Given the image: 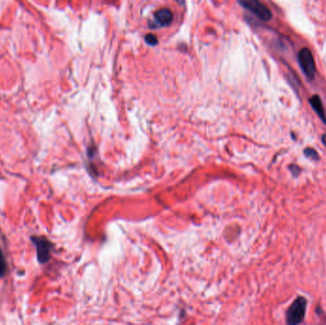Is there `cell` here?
Instances as JSON below:
<instances>
[{"label": "cell", "mask_w": 326, "mask_h": 325, "mask_svg": "<svg viewBox=\"0 0 326 325\" xmlns=\"http://www.w3.org/2000/svg\"><path fill=\"white\" fill-rule=\"evenodd\" d=\"M307 301L303 297H298L290 305L286 313V321L290 325L300 323L306 314Z\"/></svg>", "instance_id": "cell-1"}, {"label": "cell", "mask_w": 326, "mask_h": 325, "mask_svg": "<svg viewBox=\"0 0 326 325\" xmlns=\"http://www.w3.org/2000/svg\"><path fill=\"white\" fill-rule=\"evenodd\" d=\"M239 4L244 9L248 10L262 21H269L272 19V13L260 0H238Z\"/></svg>", "instance_id": "cell-2"}, {"label": "cell", "mask_w": 326, "mask_h": 325, "mask_svg": "<svg viewBox=\"0 0 326 325\" xmlns=\"http://www.w3.org/2000/svg\"><path fill=\"white\" fill-rule=\"evenodd\" d=\"M298 64L308 79H313L316 74V63L312 52L308 48H302L298 55Z\"/></svg>", "instance_id": "cell-3"}, {"label": "cell", "mask_w": 326, "mask_h": 325, "mask_svg": "<svg viewBox=\"0 0 326 325\" xmlns=\"http://www.w3.org/2000/svg\"><path fill=\"white\" fill-rule=\"evenodd\" d=\"M31 240L37 248L38 261L40 263H46L51 259V250L53 246L52 243L45 238L40 237H32Z\"/></svg>", "instance_id": "cell-4"}, {"label": "cell", "mask_w": 326, "mask_h": 325, "mask_svg": "<svg viewBox=\"0 0 326 325\" xmlns=\"http://www.w3.org/2000/svg\"><path fill=\"white\" fill-rule=\"evenodd\" d=\"M155 19L159 26L166 27L173 22V13L169 9H161L155 15Z\"/></svg>", "instance_id": "cell-5"}, {"label": "cell", "mask_w": 326, "mask_h": 325, "mask_svg": "<svg viewBox=\"0 0 326 325\" xmlns=\"http://www.w3.org/2000/svg\"><path fill=\"white\" fill-rule=\"evenodd\" d=\"M309 103L310 105L312 106V108L314 109V111L317 113L318 118L322 121V122L326 124V115L325 112H324V108H323V105H322V102H321V99L320 97L315 94V95H312L310 98H309Z\"/></svg>", "instance_id": "cell-6"}, {"label": "cell", "mask_w": 326, "mask_h": 325, "mask_svg": "<svg viewBox=\"0 0 326 325\" xmlns=\"http://www.w3.org/2000/svg\"><path fill=\"white\" fill-rule=\"evenodd\" d=\"M6 271H7V261L3 252L0 249V278H3L5 276Z\"/></svg>", "instance_id": "cell-7"}, {"label": "cell", "mask_w": 326, "mask_h": 325, "mask_svg": "<svg viewBox=\"0 0 326 325\" xmlns=\"http://www.w3.org/2000/svg\"><path fill=\"white\" fill-rule=\"evenodd\" d=\"M303 154L306 158H310L312 160H318L319 159V155L317 154V151L314 148H305L303 150Z\"/></svg>", "instance_id": "cell-8"}, {"label": "cell", "mask_w": 326, "mask_h": 325, "mask_svg": "<svg viewBox=\"0 0 326 325\" xmlns=\"http://www.w3.org/2000/svg\"><path fill=\"white\" fill-rule=\"evenodd\" d=\"M145 41H146V43H148L151 46H156L158 44V38L153 34H148L145 37Z\"/></svg>", "instance_id": "cell-9"}, {"label": "cell", "mask_w": 326, "mask_h": 325, "mask_svg": "<svg viewBox=\"0 0 326 325\" xmlns=\"http://www.w3.org/2000/svg\"><path fill=\"white\" fill-rule=\"evenodd\" d=\"M290 171L293 173L294 176H298L300 172V169L297 165H292V166H290Z\"/></svg>", "instance_id": "cell-10"}, {"label": "cell", "mask_w": 326, "mask_h": 325, "mask_svg": "<svg viewBox=\"0 0 326 325\" xmlns=\"http://www.w3.org/2000/svg\"><path fill=\"white\" fill-rule=\"evenodd\" d=\"M321 141H322V144H323V145L326 147V135H323V136L321 137Z\"/></svg>", "instance_id": "cell-11"}]
</instances>
